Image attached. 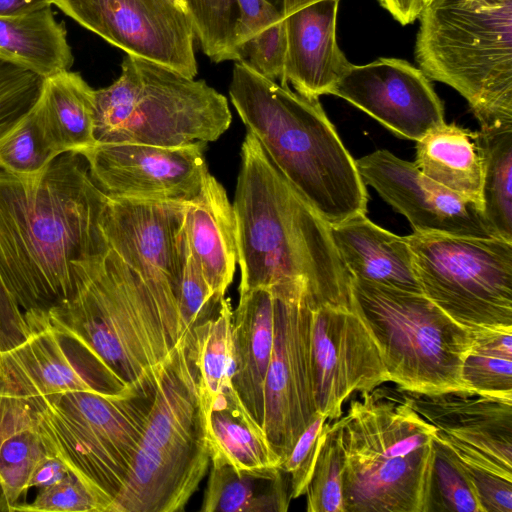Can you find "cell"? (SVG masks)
Returning a JSON list of instances; mask_svg holds the SVG:
<instances>
[{"mask_svg": "<svg viewBox=\"0 0 512 512\" xmlns=\"http://www.w3.org/2000/svg\"><path fill=\"white\" fill-rule=\"evenodd\" d=\"M107 200L81 154L59 155L35 180L0 170V275L32 332L75 296L79 266L110 251Z\"/></svg>", "mask_w": 512, "mask_h": 512, "instance_id": "obj_1", "label": "cell"}, {"mask_svg": "<svg viewBox=\"0 0 512 512\" xmlns=\"http://www.w3.org/2000/svg\"><path fill=\"white\" fill-rule=\"evenodd\" d=\"M239 294L301 287L309 301L351 288L330 225L291 185L247 131L232 203Z\"/></svg>", "mask_w": 512, "mask_h": 512, "instance_id": "obj_2", "label": "cell"}, {"mask_svg": "<svg viewBox=\"0 0 512 512\" xmlns=\"http://www.w3.org/2000/svg\"><path fill=\"white\" fill-rule=\"evenodd\" d=\"M46 324L101 392L154 382L174 348L150 289L111 249L81 267L77 293Z\"/></svg>", "mask_w": 512, "mask_h": 512, "instance_id": "obj_3", "label": "cell"}, {"mask_svg": "<svg viewBox=\"0 0 512 512\" xmlns=\"http://www.w3.org/2000/svg\"><path fill=\"white\" fill-rule=\"evenodd\" d=\"M229 96L247 131L330 226L366 213V185L319 98L293 92L245 61L233 67Z\"/></svg>", "mask_w": 512, "mask_h": 512, "instance_id": "obj_4", "label": "cell"}, {"mask_svg": "<svg viewBox=\"0 0 512 512\" xmlns=\"http://www.w3.org/2000/svg\"><path fill=\"white\" fill-rule=\"evenodd\" d=\"M337 421L345 512H430L436 429L403 390L361 392Z\"/></svg>", "mask_w": 512, "mask_h": 512, "instance_id": "obj_5", "label": "cell"}, {"mask_svg": "<svg viewBox=\"0 0 512 512\" xmlns=\"http://www.w3.org/2000/svg\"><path fill=\"white\" fill-rule=\"evenodd\" d=\"M210 464L190 329L155 378L146 424L113 512L183 511Z\"/></svg>", "mask_w": 512, "mask_h": 512, "instance_id": "obj_6", "label": "cell"}, {"mask_svg": "<svg viewBox=\"0 0 512 512\" xmlns=\"http://www.w3.org/2000/svg\"><path fill=\"white\" fill-rule=\"evenodd\" d=\"M419 20L425 76L463 96L480 130L512 127V0H433Z\"/></svg>", "mask_w": 512, "mask_h": 512, "instance_id": "obj_7", "label": "cell"}, {"mask_svg": "<svg viewBox=\"0 0 512 512\" xmlns=\"http://www.w3.org/2000/svg\"><path fill=\"white\" fill-rule=\"evenodd\" d=\"M231 120L227 98L204 80L133 55L123 59L111 85L95 90L97 144L207 143L217 140Z\"/></svg>", "mask_w": 512, "mask_h": 512, "instance_id": "obj_8", "label": "cell"}, {"mask_svg": "<svg viewBox=\"0 0 512 512\" xmlns=\"http://www.w3.org/2000/svg\"><path fill=\"white\" fill-rule=\"evenodd\" d=\"M352 291L378 342L390 382L415 393L473 394L463 378L472 331L423 293L353 277Z\"/></svg>", "mask_w": 512, "mask_h": 512, "instance_id": "obj_9", "label": "cell"}, {"mask_svg": "<svg viewBox=\"0 0 512 512\" xmlns=\"http://www.w3.org/2000/svg\"><path fill=\"white\" fill-rule=\"evenodd\" d=\"M154 389L155 381L112 393L73 391L27 400L56 454L115 501L137 452Z\"/></svg>", "mask_w": 512, "mask_h": 512, "instance_id": "obj_10", "label": "cell"}, {"mask_svg": "<svg viewBox=\"0 0 512 512\" xmlns=\"http://www.w3.org/2000/svg\"><path fill=\"white\" fill-rule=\"evenodd\" d=\"M422 293L464 328L512 327V242L496 236H405Z\"/></svg>", "mask_w": 512, "mask_h": 512, "instance_id": "obj_11", "label": "cell"}, {"mask_svg": "<svg viewBox=\"0 0 512 512\" xmlns=\"http://www.w3.org/2000/svg\"><path fill=\"white\" fill-rule=\"evenodd\" d=\"M186 203L109 198L102 230L114 251L146 283L175 346L188 330L178 310Z\"/></svg>", "mask_w": 512, "mask_h": 512, "instance_id": "obj_12", "label": "cell"}, {"mask_svg": "<svg viewBox=\"0 0 512 512\" xmlns=\"http://www.w3.org/2000/svg\"><path fill=\"white\" fill-rule=\"evenodd\" d=\"M311 355L319 413L335 421L354 392L390 382L373 331L350 290L309 302Z\"/></svg>", "mask_w": 512, "mask_h": 512, "instance_id": "obj_13", "label": "cell"}, {"mask_svg": "<svg viewBox=\"0 0 512 512\" xmlns=\"http://www.w3.org/2000/svg\"><path fill=\"white\" fill-rule=\"evenodd\" d=\"M271 290L275 297L274 343L265 380L262 427L281 464L319 412L308 292L300 287Z\"/></svg>", "mask_w": 512, "mask_h": 512, "instance_id": "obj_14", "label": "cell"}, {"mask_svg": "<svg viewBox=\"0 0 512 512\" xmlns=\"http://www.w3.org/2000/svg\"><path fill=\"white\" fill-rule=\"evenodd\" d=\"M61 11L128 55L194 78L195 33L176 0H52Z\"/></svg>", "mask_w": 512, "mask_h": 512, "instance_id": "obj_15", "label": "cell"}, {"mask_svg": "<svg viewBox=\"0 0 512 512\" xmlns=\"http://www.w3.org/2000/svg\"><path fill=\"white\" fill-rule=\"evenodd\" d=\"M206 144H97L82 156L91 178L109 198L187 203L197 196L208 173Z\"/></svg>", "mask_w": 512, "mask_h": 512, "instance_id": "obj_16", "label": "cell"}, {"mask_svg": "<svg viewBox=\"0 0 512 512\" xmlns=\"http://www.w3.org/2000/svg\"><path fill=\"white\" fill-rule=\"evenodd\" d=\"M404 392L413 409L435 427V438L465 467L512 480V399Z\"/></svg>", "mask_w": 512, "mask_h": 512, "instance_id": "obj_17", "label": "cell"}, {"mask_svg": "<svg viewBox=\"0 0 512 512\" xmlns=\"http://www.w3.org/2000/svg\"><path fill=\"white\" fill-rule=\"evenodd\" d=\"M338 96L399 137L418 141L443 124L444 106L429 78L403 59L378 58L350 64L333 87Z\"/></svg>", "mask_w": 512, "mask_h": 512, "instance_id": "obj_18", "label": "cell"}, {"mask_svg": "<svg viewBox=\"0 0 512 512\" xmlns=\"http://www.w3.org/2000/svg\"><path fill=\"white\" fill-rule=\"evenodd\" d=\"M365 185L404 215L417 233L494 236L482 209L425 176L414 163L388 150L355 160Z\"/></svg>", "mask_w": 512, "mask_h": 512, "instance_id": "obj_19", "label": "cell"}, {"mask_svg": "<svg viewBox=\"0 0 512 512\" xmlns=\"http://www.w3.org/2000/svg\"><path fill=\"white\" fill-rule=\"evenodd\" d=\"M340 0H319L285 18L287 48L281 85L311 98L330 94L350 62L336 36Z\"/></svg>", "mask_w": 512, "mask_h": 512, "instance_id": "obj_20", "label": "cell"}, {"mask_svg": "<svg viewBox=\"0 0 512 512\" xmlns=\"http://www.w3.org/2000/svg\"><path fill=\"white\" fill-rule=\"evenodd\" d=\"M274 314L275 297L269 288L239 294L238 306L232 313V387L261 427L265 380L274 343Z\"/></svg>", "mask_w": 512, "mask_h": 512, "instance_id": "obj_21", "label": "cell"}, {"mask_svg": "<svg viewBox=\"0 0 512 512\" xmlns=\"http://www.w3.org/2000/svg\"><path fill=\"white\" fill-rule=\"evenodd\" d=\"M73 391H98L46 324L16 347L0 352V396L34 399Z\"/></svg>", "mask_w": 512, "mask_h": 512, "instance_id": "obj_22", "label": "cell"}, {"mask_svg": "<svg viewBox=\"0 0 512 512\" xmlns=\"http://www.w3.org/2000/svg\"><path fill=\"white\" fill-rule=\"evenodd\" d=\"M184 232L212 292L224 298L237 263L236 222L223 185L209 172L197 196L186 203Z\"/></svg>", "mask_w": 512, "mask_h": 512, "instance_id": "obj_23", "label": "cell"}, {"mask_svg": "<svg viewBox=\"0 0 512 512\" xmlns=\"http://www.w3.org/2000/svg\"><path fill=\"white\" fill-rule=\"evenodd\" d=\"M319 0H186L195 37L215 63L240 61L249 39Z\"/></svg>", "mask_w": 512, "mask_h": 512, "instance_id": "obj_24", "label": "cell"}, {"mask_svg": "<svg viewBox=\"0 0 512 512\" xmlns=\"http://www.w3.org/2000/svg\"><path fill=\"white\" fill-rule=\"evenodd\" d=\"M337 251L353 278L422 293L410 246L398 236L357 214L330 226Z\"/></svg>", "mask_w": 512, "mask_h": 512, "instance_id": "obj_25", "label": "cell"}, {"mask_svg": "<svg viewBox=\"0 0 512 512\" xmlns=\"http://www.w3.org/2000/svg\"><path fill=\"white\" fill-rule=\"evenodd\" d=\"M32 112L58 156L83 155L96 146L95 90L78 73L64 71L45 78Z\"/></svg>", "mask_w": 512, "mask_h": 512, "instance_id": "obj_26", "label": "cell"}, {"mask_svg": "<svg viewBox=\"0 0 512 512\" xmlns=\"http://www.w3.org/2000/svg\"><path fill=\"white\" fill-rule=\"evenodd\" d=\"M56 454L27 399L0 396V511L13 512L38 462Z\"/></svg>", "mask_w": 512, "mask_h": 512, "instance_id": "obj_27", "label": "cell"}, {"mask_svg": "<svg viewBox=\"0 0 512 512\" xmlns=\"http://www.w3.org/2000/svg\"><path fill=\"white\" fill-rule=\"evenodd\" d=\"M416 142V167L434 182L482 209L483 166L476 132L444 122Z\"/></svg>", "mask_w": 512, "mask_h": 512, "instance_id": "obj_28", "label": "cell"}, {"mask_svg": "<svg viewBox=\"0 0 512 512\" xmlns=\"http://www.w3.org/2000/svg\"><path fill=\"white\" fill-rule=\"evenodd\" d=\"M210 462L238 469L280 465L263 428L251 417L233 387L220 394L204 412Z\"/></svg>", "mask_w": 512, "mask_h": 512, "instance_id": "obj_29", "label": "cell"}, {"mask_svg": "<svg viewBox=\"0 0 512 512\" xmlns=\"http://www.w3.org/2000/svg\"><path fill=\"white\" fill-rule=\"evenodd\" d=\"M202 512H286L291 501L288 476L278 467L238 469L212 461Z\"/></svg>", "mask_w": 512, "mask_h": 512, "instance_id": "obj_30", "label": "cell"}, {"mask_svg": "<svg viewBox=\"0 0 512 512\" xmlns=\"http://www.w3.org/2000/svg\"><path fill=\"white\" fill-rule=\"evenodd\" d=\"M0 56L44 78L69 71L74 60L65 28L50 6L0 16Z\"/></svg>", "mask_w": 512, "mask_h": 512, "instance_id": "obj_31", "label": "cell"}, {"mask_svg": "<svg viewBox=\"0 0 512 512\" xmlns=\"http://www.w3.org/2000/svg\"><path fill=\"white\" fill-rule=\"evenodd\" d=\"M232 313L230 300L224 297L211 314L190 328L204 412L232 386Z\"/></svg>", "mask_w": 512, "mask_h": 512, "instance_id": "obj_32", "label": "cell"}, {"mask_svg": "<svg viewBox=\"0 0 512 512\" xmlns=\"http://www.w3.org/2000/svg\"><path fill=\"white\" fill-rule=\"evenodd\" d=\"M482 213L496 237L512 242V127L479 130Z\"/></svg>", "mask_w": 512, "mask_h": 512, "instance_id": "obj_33", "label": "cell"}, {"mask_svg": "<svg viewBox=\"0 0 512 512\" xmlns=\"http://www.w3.org/2000/svg\"><path fill=\"white\" fill-rule=\"evenodd\" d=\"M463 378L473 394L512 399V327L472 331Z\"/></svg>", "mask_w": 512, "mask_h": 512, "instance_id": "obj_34", "label": "cell"}, {"mask_svg": "<svg viewBox=\"0 0 512 512\" xmlns=\"http://www.w3.org/2000/svg\"><path fill=\"white\" fill-rule=\"evenodd\" d=\"M56 157L32 109L0 138V170L20 180L39 178Z\"/></svg>", "mask_w": 512, "mask_h": 512, "instance_id": "obj_35", "label": "cell"}, {"mask_svg": "<svg viewBox=\"0 0 512 512\" xmlns=\"http://www.w3.org/2000/svg\"><path fill=\"white\" fill-rule=\"evenodd\" d=\"M344 454L337 420L326 421L325 435L305 492L308 512H345Z\"/></svg>", "mask_w": 512, "mask_h": 512, "instance_id": "obj_36", "label": "cell"}, {"mask_svg": "<svg viewBox=\"0 0 512 512\" xmlns=\"http://www.w3.org/2000/svg\"><path fill=\"white\" fill-rule=\"evenodd\" d=\"M430 511L484 512L466 468L436 438Z\"/></svg>", "mask_w": 512, "mask_h": 512, "instance_id": "obj_37", "label": "cell"}, {"mask_svg": "<svg viewBox=\"0 0 512 512\" xmlns=\"http://www.w3.org/2000/svg\"><path fill=\"white\" fill-rule=\"evenodd\" d=\"M114 499L73 471L58 483L38 490L30 503L13 512H113Z\"/></svg>", "mask_w": 512, "mask_h": 512, "instance_id": "obj_38", "label": "cell"}, {"mask_svg": "<svg viewBox=\"0 0 512 512\" xmlns=\"http://www.w3.org/2000/svg\"><path fill=\"white\" fill-rule=\"evenodd\" d=\"M45 78L0 56V138L34 107Z\"/></svg>", "mask_w": 512, "mask_h": 512, "instance_id": "obj_39", "label": "cell"}, {"mask_svg": "<svg viewBox=\"0 0 512 512\" xmlns=\"http://www.w3.org/2000/svg\"><path fill=\"white\" fill-rule=\"evenodd\" d=\"M222 299L212 292L186 240L178 294L179 315L185 328L190 329L200 319L211 314Z\"/></svg>", "mask_w": 512, "mask_h": 512, "instance_id": "obj_40", "label": "cell"}, {"mask_svg": "<svg viewBox=\"0 0 512 512\" xmlns=\"http://www.w3.org/2000/svg\"><path fill=\"white\" fill-rule=\"evenodd\" d=\"M327 416L319 413L279 468L288 476L291 499L305 495L322 444Z\"/></svg>", "mask_w": 512, "mask_h": 512, "instance_id": "obj_41", "label": "cell"}, {"mask_svg": "<svg viewBox=\"0 0 512 512\" xmlns=\"http://www.w3.org/2000/svg\"><path fill=\"white\" fill-rule=\"evenodd\" d=\"M287 48L285 19L261 30L244 45L240 61H245L264 77L282 78Z\"/></svg>", "mask_w": 512, "mask_h": 512, "instance_id": "obj_42", "label": "cell"}, {"mask_svg": "<svg viewBox=\"0 0 512 512\" xmlns=\"http://www.w3.org/2000/svg\"><path fill=\"white\" fill-rule=\"evenodd\" d=\"M31 334L24 313L0 275V352L16 347Z\"/></svg>", "mask_w": 512, "mask_h": 512, "instance_id": "obj_43", "label": "cell"}, {"mask_svg": "<svg viewBox=\"0 0 512 512\" xmlns=\"http://www.w3.org/2000/svg\"><path fill=\"white\" fill-rule=\"evenodd\" d=\"M465 468L475 485L484 512H512V480Z\"/></svg>", "mask_w": 512, "mask_h": 512, "instance_id": "obj_44", "label": "cell"}, {"mask_svg": "<svg viewBox=\"0 0 512 512\" xmlns=\"http://www.w3.org/2000/svg\"><path fill=\"white\" fill-rule=\"evenodd\" d=\"M73 471L62 457L57 454H49L43 457L34 468L29 481V489L40 490L54 485Z\"/></svg>", "mask_w": 512, "mask_h": 512, "instance_id": "obj_45", "label": "cell"}, {"mask_svg": "<svg viewBox=\"0 0 512 512\" xmlns=\"http://www.w3.org/2000/svg\"><path fill=\"white\" fill-rule=\"evenodd\" d=\"M378 2L402 25L411 24L418 19L424 8L422 0H378Z\"/></svg>", "mask_w": 512, "mask_h": 512, "instance_id": "obj_46", "label": "cell"}, {"mask_svg": "<svg viewBox=\"0 0 512 512\" xmlns=\"http://www.w3.org/2000/svg\"><path fill=\"white\" fill-rule=\"evenodd\" d=\"M52 4V0H0V16L29 13Z\"/></svg>", "mask_w": 512, "mask_h": 512, "instance_id": "obj_47", "label": "cell"}, {"mask_svg": "<svg viewBox=\"0 0 512 512\" xmlns=\"http://www.w3.org/2000/svg\"><path fill=\"white\" fill-rule=\"evenodd\" d=\"M182 7H184L186 10V0H176ZM188 12V11H187Z\"/></svg>", "mask_w": 512, "mask_h": 512, "instance_id": "obj_48", "label": "cell"}, {"mask_svg": "<svg viewBox=\"0 0 512 512\" xmlns=\"http://www.w3.org/2000/svg\"><path fill=\"white\" fill-rule=\"evenodd\" d=\"M423 1V6H427L428 4H430L433 0H422ZM424 9V8H423Z\"/></svg>", "mask_w": 512, "mask_h": 512, "instance_id": "obj_49", "label": "cell"}]
</instances>
